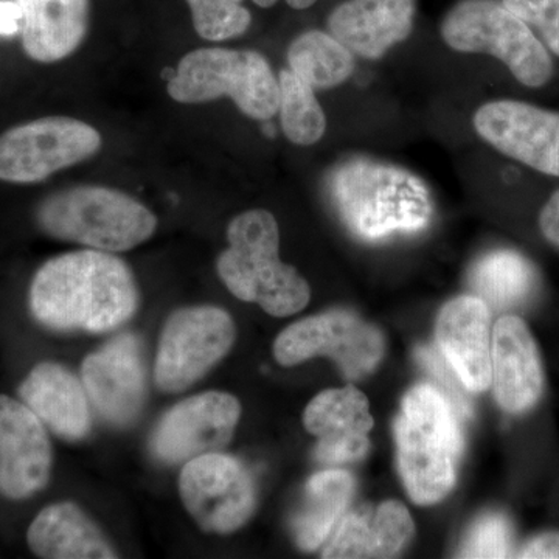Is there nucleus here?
Wrapping results in <instances>:
<instances>
[{"label": "nucleus", "instance_id": "f257e3e1", "mask_svg": "<svg viewBox=\"0 0 559 559\" xmlns=\"http://www.w3.org/2000/svg\"><path fill=\"white\" fill-rule=\"evenodd\" d=\"M28 300L33 318L47 329L106 333L135 314L139 286L131 267L112 252L76 250L39 267Z\"/></svg>", "mask_w": 559, "mask_h": 559}, {"label": "nucleus", "instance_id": "9d476101", "mask_svg": "<svg viewBox=\"0 0 559 559\" xmlns=\"http://www.w3.org/2000/svg\"><path fill=\"white\" fill-rule=\"evenodd\" d=\"M385 341L377 326L353 312L333 310L293 323L274 342L275 360L293 367L329 356L349 380H360L380 366Z\"/></svg>", "mask_w": 559, "mask_h": 559}, {"label": "nucleus", "instance_id": "412c9836", "mask_svg": "<svg viewBox=\"0 0 559 559\" xmlns=\"http://www.w3.org/2000/svg\"><path fill=\"white\" fill-rule=\"evenodd\" d=\"M20 399L61 439L79 441L90 436V399L83 381L64 366L40 362L22 381Z\"/></svg>", "mask_w": 559, "mask_h": 559}, {"label": "nucleus", "instance_id": "c85d7f7f", "mask_svg": "<svg viewBox=\"0 0 559 559\" xmlns=\"http://www.w3.org/2000/svg\"><path fill=\"white\" fill-rule=\"evenodd\" d=\"M460 558L513 557V528L509 518L491 513L481 516L466 536Z\"/></svg>", "mask_w": 559, "mask_h": 559}, {"label": "nucleus", "instance_id": "bb28decb", "mask_svg": "<svg viewBox=\"0 0 559 559\" xmlns=\"http://www.w3.org/2000/svg\"><path fill=\"white\" fill-rule=\"evenodd\" d=\"M278 114L282 130L294 145L311 146L322 140L326 117L314 90L290 69L278 75Z\"/></svg>", "mask_w": 559, "mask_h": 559}, {"label": "nucleus", "instance_id": "ddd939ff", "mask_svg": "<svg viewBox=\"0 0 559 559\" xmlns=\"http://www.w3.org/2000/svg\"><path fill=\"white\" fill-rule=\"evenodd\" d=\"M473 124L503 156L559 178V112L524 102H489L476 110Z\"/></svg>", "mask_w": 559, "mask_h": 559}, {"label": "nucleus", "instance_id": "dca6fc26", "mask_svg": "<svg viewBox=\"0 0 559 559\" xmlns=\"http://www.w3.org/2000/svg\"><path fill=\"white\" fill-rule=\"evenodd\" d=\"M304 425L319 439L314 459L320 465L358 462L370 450L374 421L369 400L353 385L319 393L304 412Z\"/></svg>", "mask_w": 559, "mask_h": 559}, {"label": "nucleus", "instance_id": "6e6552de", "mask_svg": "<svg viewBox=\"0 0 559 559\" xmlns=\"http://www.w3.org/2000/svg\"><path fill=\"white\" fill-rule=\"evenodd\" d=\"M100 132L72 117L27 121L0 134V180L36 183L91 159L102 150Z\"/></svg>", "mask_w": 559, "mask_h": 559}, {"label": "nucleus", "instance_id": "7ed1b4c3", "mask_svg": "<svg viewBox=\"0 0 559 559\" xmlns=\"http://www.w3.org/2000/svg\"><path fill=\"white\" fill-rule=\"evenodd\" d=\"M229 248L216 261L221 282L237 299L260 305L274 318L297 314L310 304L311 288L300 272L280 260L277 219L263 209L230 221Z\"/></svg>", "mask_w": 559, "mask_h": 559}, {"label": "nucleus", "instance_id": "393cba45", "mask_svg": "<svg viewBox=\"0 0 559 559\" xmlns=\"http://www.w3.org/2000/svg\"><path fill=\"white\" fill-rule=\"evenodd\" d=\"M471 288L474 296L488 305L489 310H509L524 304L535 293V267L521 253L498 250L474 266Z\"/></svg>", "mask_w": 559, "mask_h": 559}, {"label": "nucleus", "instance_id": "b1692460", "mask_svg": "<svg viewBox=\"0 0 559 559\" xmlns=\"http://www.w3.org/2000/svg\"><path fill=\"white\" fill-rule=\"evenodd\" d=\"M353 495L355 479L348 471L329 468L310 477L290 518V532L299 549L314 551L323 546L347 511Z\"/></svg>", "mask_w": 559, "mask_h": 559}, {"label": "nucleus", "instance_id": "473e14b6", "mask_svg": "<svg viewBox=\"0 0 559 559\" xmlns=\"http://www.w3.org/2000/svg\"><path fill=\"white\" fill-rule=\"evenodd\" d=\"M539 229L544 238L559 250V190L551 194L539 215Z\"/></svg>", "mask_w": 559, "mask_h": 559}, {"label": "nucleus", "instance_id": "a211bd4d", "mask_svg": "<svg viewBox=\"0 0 559 559\" xmlns=\"http://www.w3.org/2000/svg\"><path fill=\"white\" fill-rule=\"evenodd\" d=\"M491 384L499 406L509 414L532 409L543 395L538 345L518 316H503L492 330Z\"/></svg>", "mask_w": 559, "mask_h": 559}, {"label": "nucleus", "instance_id": "20e7f679", "mask_svg": "<svg viewBox=\"0 0 559 559\" xmlns=\"http://www.w3.org/2000/svg\"><path fill=\"white\" fill-rule=\"evenodd\" d=\"M401 479L419 506L447 498L455 484L463 451L459 414L436 385L418 384L406 393L395 423Z\"/></svg>", "mask_w": 559, "mask_h": 559}, {"label": "nucleus", "instance_id": "2f4dec72", "mask_svg": "<svg viewBox=\"0 0 559 559\" xmlns=\"http://www.w3.org/2000/svg\"><path fill=\"white\" fill-rule=\"evenodd\" d=\"M516 557L525 559H559V532L540 533V535L530 539L518 551Z\"/></svg>", "mask_w": 559, "mask_h": 559}, {"label": "nucleus", "instance_id": "4468645a", "mask_svg": "<svg viewBox=\"0 0 559 559\" xmlns=\"http://www.w3.org/2000/svg\"><path fill=\"white\" fill-rule=\"evenodd\" d=\"M81 381L105 421L119 428L132 425L146 401L142 341L132 333L114 337L83 360Z\"/></svg>", "mask_w": 559, "mask_h": 559}, {"label": "nucleus", "instance_id": "0eeeda50", "mask_svg": "<svg viewBox=\"0 0 559 559\" xmlns=\"http://www.w3.org/2000/svg\"><path fill=\"white\" fill-rule=\"evenodd\" d=\"M441 36L451 49L488 53L502 61L527 87H543L554 62L532 28L495 0H462L441 22Z\"/></svg>", "mask_w": 559, "mask_h": 559}, {"label": "nucleus", "instance_id": "c756f323", "mask_svg": "<svg viewBox=\"0 0 559 559\" xmlns=\"http://www.w3.org/2000/svg\"><path fill=\"white\" fill-rule=\"evenodd\" d=\"M502 3L528 27L538 28L549 49L559 57V0H502Z\"/></svg>", "mask_w": 559, "mask_h": 559}, {"label": "nucleus", "instance_id": "9b49d317", "mask_svg": "<svg viewBox=\"0 0 559 559\" xmlns=\"http://www.w3.org/2000/svg\"><path fill=\"white\" fill-rule=\"evenodd\" d=\"M179 495L202 532L216 535L237 532L257 509L253 477L240 460L219 452L183 463Z\"/></svg>", "mask_w": 559, "mask_h": 559}, {"label": "nucleus", "instance_id": "72a5a7b5", "mask_svg": "<svg viewBox=\"0 0 559 559\" xmlns=\"http://www.w3.org/2000/svg\"><path fill=\"white\" fill-rule=\"evenodd\" d=\"M22 14L14 0H0V38H11L21 33Z\"/></svg>", "mask_w": 559, "mask_h": 559}, {"label": "nucleus", "instance_id": "f704fd0d", "mask_svg": "<svg viewBox=\"0 0 559 559\" xmlns=\"http://www.w3.org/2000/svg\"><path fill=\"white\" fill-rule=\"evenodd\" d=\"M253 3L261 7V9H271L278 0H252ZM286 3L294 10H307L314 5L318 0H285Z\"/></svg>", "mask_w": 559, "mask_h": 559}, {"label": "nucleus", "instance_id": "423d86ee", "mask_svg": "<svg viewBox=\"0 0 559 559\" xmlns=\"http://www.w3.org/2000/svg\"><path fill=\"white\" fill-rule=\"evenodd\" d=\"M178 103L198 105L229 97L249 119L278 114V76L259 51L207 47L187 53L167 84Z\"/></svg>", "mask_w": 559, "mask_h": 559}, {"label": "nucleus", "instance_id": "f03ea898", "mask_svg": "<svg viewBox=\"0 0 559 559\" xmlns=\"http://www.w3.org/2000/svg\"><path fill=\"white\" fill-rule=\"evenodd\" d=\"M330 190L341 219L362 240L414 234L432 219V194L426 183L395 165L369 159L345 162L331 176Z\"/></svg>", "mask_w": 559, "mask_h": 559}, {"label": "nucleus", "instance_id": "4be33fe9", "mask_svg": "<svg viewBox=\"0 0 559 559\" xmlns=\"http://www.w3.org/2000/svg\"><path fill=\"white\" fill-rule=\"evenodd\" d=\"M21 39L32 60L51 64L76 51L90 28L91 0H14Z\"/></svg>", "mask_w": 559, "mask_h": 559}, {"label": "nucleus", "instance_id": "39448f33", "mask_svg": "<svg viewBox=\"0 0 559 559\" xmlns=\"http://www.w3.org/2000/svg\"><path fill=\"white\" fill-rule=\"evenodd\" d=\"M36 223L55 240L112 253L138 248L157 229L156 215L142 202L102 186L50 194L36 209Z\"/></svg>", "mask_w": 559, "mask_h": 559}, {"label": "nucleus", "instance_id": "6ab92c4d", "mask_svg": "<svg viewBox=\"0 0 559 559\" xmlns=\"http://www.w3.org/2000/svg\"><path fill=\"white\" fill-rule=\"evenodd\" d=\"M415 535L409 510L399 500L362 506L344 514L323 543L329 559L396 557Z\"/></svg>", "mask_w": 559, "mask_h": 559}, {"label": "nucleus", "instance_id": "a878e982", "mask_svg": "<svg viewBox=\"0 0 559 559\" xmlns=\"http://www.w3.org/2000/svg\"><path fill=\"white\" fill-rule=\"evenodd\" d=\"M289 69L312 90L341 86L355 72L352 51L331 33H301L288 47Z\"/></svg>", "mask_w": 559, "mask_h": 559}, {"label": "nucleus", "instance_id": "aec40b11", "mask_svg": "<svg viewBox=\"0 0 559 559\" xmlns=\"http://www.w3.org/2000/svg\"><path fill=\"white\" fill-rule=\"evenodd\" d=\"M417 0H347L333 10L329 28L352 53L380 60L409 38Z\"/></svg>", "mask_w": 559, "mask_h": 559}, {"label": "nucleus", "instance_id": "f8f14e48", "mask_svg": "<svg viewBox=\"0 0 559 559\" xmlns=\"http://www.w3.org/2000/svg\"><path fill=\"white\" fill-rule=\"evenodd\" d=\"M240 417V401L230 393L212 390L190 396L157 423L151 436V452L167 465L218 452L234 437Z\"/></svg>", "mask_w": 559, "mask_h": 559}, {"label": "nucleus", "instance_id": "7c9ffc66", "mask_svg": "<svg viewBox=\"0 0 559 559\" xmlns=\"http://www.w3.org/2000/svg\"><path fill=\"white\" fill-rule=\"evenodd\" d=\"M415 355H417L419 364L439 382V388L437 389L450 400L455 412H457L459 415L462 414L468 417L471 414V404L466 392H469V390L460 381L457 373H455L454 369L448 364V360L443 358L440 349L419 347Z\"/></svg>", "mask_w": 559, "mask_h": 559}, {"label": "nucleus", "instance_id": "1a4fd4ad", "mask_svg": "<svg viewBox=\"0 0 559 559\" xmlns=\"http://www.w3.org/2000/svg\"><path fill=\"white\" fill-rule=\"evenodd\" d=\"M237 337L229 312L218 307H190L173 312L162 330L154 382L165 393L197 384L227 353Z\"/></svg>", "mask_w": 559, "mask_h": 559}, {"label": "nucleus", "instance_id": "cd10ccee", "mask_svg": "<svg viewBox=\"0 0 559 559\" xmlns=\"http://www.w3.org/2000/svg\"><path fill=\"white\" fill-rule=\"evenodd\" d=\"M194 31L202 39L229 40L245 35L252 24L245 0H186Z\"/></svg>", "mask_w": 559, "mask_h": 559}, {"label": "nucleus", "instance_id": "f3484780", "mask_svg": "<svg viewBox=\"0 0 559 559\" xmlns=\"http://www.w3.org/2000/svg\"><path fill=\"white\" fill-rule=\"evenodd\" d=\"M436 340L469 392H484L491 385V310L480 297L448 301L437 319Z\"/></svg>", "mask_w": 559, "mask_h": 559}, {"label": "nucleus", "instance_id": "5701e85b", "mask_svg": "<svg viewBox=\"0 0 559 559\" xmlns=\"http://www.w3.org/2000/svg\"><path fill=\"white\" fill-rule=\"evenodd\" d=\"M33 554L46 559H114L119 557L94 521L73 502L40 510L27 532Z\"/></svg>", "mask_w": 559, "mask_h": 559}, {"label": "nucleus", "instance_id": "2eb2a0df", "mask_svg": "<svg viewBox=\"0 0 559 559\" xmlns=\"http://www.w3.org/2000/svg\"><path fill=\"white\" fill-rule=\"evenodd\" d=\"M51 462L44 423L22 401L0 395V495L32 498L49 484Z\"/></svg>", "mask_w": 559, "mask_h": 559}]
</instances>
